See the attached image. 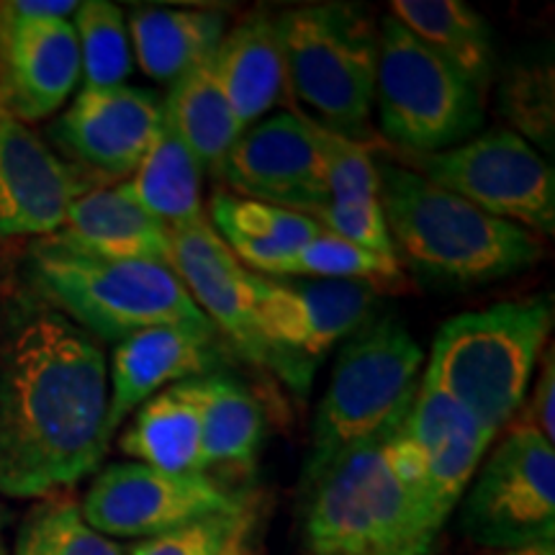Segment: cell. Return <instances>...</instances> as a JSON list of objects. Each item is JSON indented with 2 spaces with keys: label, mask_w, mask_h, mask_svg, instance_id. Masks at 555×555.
Here are the masks:
<instances>
[{
  "label": "cell",
  "mask_w": 555,
  "mask_h": 555,
  "mask_svg": "<svg viewBox=\"0 0 555 555\" xmlns=\"http://www.w3.org/2000/svg\"><path fill=\"white\" fill-rule=\"evenodd\" d=\"M99 339L47 301L0 324V496L44 499L93 474L114 437Z\"/></svg>",
  "instance_id": "cell-1"
},
{
  "label": "cell",
  "mask_w": 555,
  "mask_h": 555,
  "mask_svg": "<svg viewBox=\"0 0 555 555\" xmlns=\"http://www.w3.org/2000/svg\"><path fill=\"white\" fill-rule=\"evenodd\" d=\"M401 414L376 437L301 481L307 555L433 551L442 525L429 509L425 455L401 427Z\"/></svg>",
  "instance_id": "cell-2"
},
{
  "label": "cell",
  "mask_w": 555,
  "mask_h": 555,
  "mask_svg": "<svg viewBox=\"0 0 555 555\" xmlns=\"http://www.w3.org/2000/svg\"><path fill=\"white\" fill-rule=\"evenodd\" d=\"M378 198L399 266L435 288H476L543 258L532 232L496 219L416 170L376 165Z\"/></svg>",
  "instance_id": "cell-3"
},
{
  "label": "cell",
  "mask_w": 555,
  "mask_h": 555,
  "mask_svg": "<svg viewBox=\"0 0 555 555\" xmlns=\"http://www.w3.org/2000/svg\"><path fill=\"white\" fill-rule=\"evenodd\" d=\"M286 95L298 116L352 142L371 134L378 29L365 9L311 3L275 16Z\"/></svg>",
  "instance_id": "cell-4"
},
{
  "label": "cell",
  "mask_w": 555,
  "mask_h": 555,
  "mask_svg": "<svg viewBox=\"0 0 555 555\" xmlns=\"http://www.w3.org/2000/svg\"><path fill=\"white\" fill-rule=\"evenodd\" d=\"M551 330L553 301L547 296L457 314L437 332L422 384L502 433L522 409Z\"/></svg>",
  "instance_id": "cell-5"
},
{
  "label": "cell",
  "mask_w": 555,
  "mask_h": 555,
  "mask_svg": "<svg viewBox=\"0 0 555 555\" xmlns=\"http://www.w3.org/2000/svg\"><path fill=\"white\" fill-rule=\"evenodd\" d=\"M31 278L41 301L111 343L150 327L211 324L176 270L159 262L90 258L44 237L31 247Z\"/></svg>",
  "instance_id": "cell-6"
},
{
  "label": "cell",
  "mask_w": 555,
  "mask_h": 555,
  "mask_svg": "<svg viewBox=\"0 0 555 555\" xmlns=\"http://www.w3.org/2000/svg\"><path fill=\"white\" fill-rule=\"evenodd\" d=\"M422 363L425 352L397 317H371L360 324L339 347L301 481L391 425L412 404Z\"/></svg>",
  "instance_id": "cell-7"
},
{
  "label": "cell",
  "mask_w": 555,
  "mask_h": 555,
  "mask_svg": "<svg viewBox=\"0 0 555 555\" xmlns=\"http://www.w3.org/2000/svg\"><path fill=\"white\" fill-rule=\"evenodd\" d=\"M380 131L412 157L468 142L483 127V99L466 78L386 13L378 26Z\"/></svg>",
  "instance_id": "cell-8"
},
{
  "label": "cell",
  "mask_w": 555,
  "mask_h": 555,
  "mask_svg": "<svg viewBox=\"0 0 555 555\" xmlns=\"http://www.w3.org/2000/svg\"><path fill=\"white\" fill-rule=\"evenodd\" d=\"M461 532L478 547H515L555 540V450L532 425H515L468 483Z\"/></svg>",
  "instance_id": "cell-9"
},
{
  "label": "cell",
  "mask_w": 555,
  "mask_h": 555,
  "mask_svg": "<svg viewBox=\"0 0 555 555\" xmlns=\"http://www.w3.org/2000/svg\"><path fill=\"white\" fill-rule=\"evenodd\" d=\"M378 286L367 281L255 278V322L273 371L307 391L317 365L373 317Z\"/></svg>",
  "instance_id": "cell-10"
},
{
  "label": "cell",
  "mask_w": 555,
  "mask_h": 555,
  "mask_svg": "<svg viewBox=\"0 0 555 555\" xmlns=\"http://www.w3.org/2000/svg\"><path fill=\"white\" fill-rule=\"evenodd\" d=\"M420 176L527 232H555V172L512 129H491L446 152L412 157Z\"/></svg>",
  "instance_id": "cell-11"
},
{
  "label": "cell",
  "mask_w": 555,
  "mask_h": 555,
  "mask_svg": "<svg viewBox=\"0 0 555 555\" xmlns=\"http://www.w3.org/2000/svg\"><path fill=\"white\" fill-rule=\"evenodd\" d=\"M245 496L208 474H165L142 463H114L93 478L80 512L111 540H150L232 509Z\"/></svg>",
  "instance_id": "cell-12"
},
{
  "label": "cell",
  "mask_w": 555,
  "mask_h": 555,
  "mask_svg": "<svg viewBox=\"0 0 555 555\" xmlns=\"http://www.w3.org/2000/svg\"><path fill=\"white\" fill-rule=\"evenodd\" d=\"M217 172L240 198L288 208L311 219L327 204L319 129L291 111L242 131Z\"/></svg>",
  "instance_id": "cell-13"
},
{
  "label": "cell",
  "mask_w": 555,
  "mask_h": 555,
  "mask_svg": "<svg viewBox=\"0 0 555 555\" xmlns=\"http://www.w3.org/2000/svg\"><path fill=\"white\" fill-rule=\"evenodd\" d=\"M80 78L69 18H31L16 0L0 3V108L29 124L57 114Z\"/></svg>",
  "instance_id": "cell-14"
},
{
  "label": "cell",
  "mask_w": 555,
  "mask_h": 555,
  "mask_svg": "<svg viewBox=\"0 0 555 555\" xmlns=\"http://www.w3.org/2000/svg\"><path fill=\"white\" fill-rule=\"evenodd\" d=\"M170 268L176 270L201 314L237 347L242 358L273 371V358L255 322L258 273L234 258L208 219L170 227Z\"/></svg>",
  "instance_id": "cell-15"
},
{
  "label": "cell",
  "mask_w": 555,
  "mask_h": 555,
  "mask_svg": "<svg viewBox=\"0 0 555 555\" xmlns=\"http://www.w3.org/2000/svg\"><path fill=\"white\" fill-rule=\"evenodd\" d=\"M165 103L152 90L119 86L82 90L54 124L52 134L88 170L127 178L159 134Z\"/></svg>",
  "instance_id": "cell-16"
},
{
  "label": "cell",
  "mask_w": 555,
  "mask_h": 555,
  "mask_svg": "<svg viewBox=\"0 0 555 555\" xmlns=\"http://www.w3.org/2000/svg\"><path fill=\"white\" fill-rule=\"evenodd\" d=\"M82 193L65 159L29 124L0 108V240L52 237Z\"/></svg>",
  "instance_id": "cell-17"
},
{
  "label": "cell",
  "mask_w": 555,
  "mask_h": 555,
  "mask_svg": "<svg viewBox=\"0 0 555 555\" xmlns=\"http://www.w3.org/2000/svg\"><path fill=\"white\" fill-rule=\"evenodd\" d=\"M219 363L211 324H168L116 343L108 373L106 427L114 437L129 414L172 384L208 376Z\"/></svg>",
  "instance_id": "cell-18"
},
{
  "label": "cell",
  "mask_w": 555,
  "mask_h": 555,
  "mask_svg": "<svg viewBox=\"0 0 555 555\" xmlns=\"http://www.w3.org/2000/svg\"><path fill=\"white\" fill-rule=\"evenodd\" d=\"M401 425L425 455L429 509L446 527L499 433L422 380Z\"/></svg>",
  "instance_id": "cell-19"
},
{
  "label": "cell",
  "mask_w": 555,
  "mask_h": 555,
  "mask_svg": "<svg viewBox=\"0 0 555 555\" xmlns=\"http://www.w3.org/2000/svg\"><path fill=\"white\" fill-rule=\"evenodd\" d=\"M54 242L103 260H144L170 266V227L116 189L86 191L69 206Z\"/></svg>",
  "instance_id": "cell-20"
},
{
  "label": "cell",
  "mask_w": 555,
  "mask_h": 555,
  "mask_svg": "<svg viewBox=\"0 0 555 555\" xmlns=\"http://www.w3.org/2000/svg\"><path fill=\"white\" fill-rule=\"evenodd\" d=\"M211 69L240 127L247 129L258 124L275 103L286 99V73L275 18L268 13H253L240 21L219 41Z\"/></svg>",
  "instance_id": "cell-21"
},
{
  "label": "cell",
  "mask_w": 555,
  "mask_h": 555,
  "mask_svg": "<svg viewBox=\"0 0 555 555\" xmlns=\"http://www.w3.org/2000/svg\"><path fill=\"white\" fill-rule=\"evenodd\" d=\"M131 52L150 80L172 82L214 57L227 34V16L214 9L139 5L129 18Z\"/></svg>",
  "instance_id": "cell-22"
},
{
  "label": "cell",
  "mask_w": 555,
  "mask_h": 555,
  "mask_svg": "<svg viewBox=\"0 0 555 555\" xmlns=\"http://www.w3.org/2000/svg\"><path fill=\"white\" fill-rule=\"evenodd\" d=\"M388 16L483 93L496 73L489 24L463 0H393Z\"/></svg>",
  "instance_id": "cell-23"
},
{
  "label": "cell",
  "mask_w": 555,
  "mask_h": 555,
  "mask_svg": "<svg viewBox=\"0 0 555 555\" xmlns=\"http://www.w3.org/2000/svg\"><path fill=\"white\" fill-rule=\"evenodd\" d=\"M119 450L134 463L165 474H206L201 412L189 380L144 401L121 433Z\"/></svg>",
  "instance_id": "cell-24"
},
{
  "label": "cell",
  "mask_w": 555,
  "mask_h": 555,
  "mask_svg": "<svg viewBox=\"0 0 555 555\" xmlns=\"http://www.w3.org/2000/svg\"><path fill=\"white\" fill-rule=\"evenodd\" d=\"M208 217L234 258L247 262L253 273L270 278L298 247L324 232L314 219L298 211L224 193L211 198Z\"/></svg>",
  "instance_id": "cell-25"
},
{
  "label": "cell",
  "mask_w": 555,
  "mask_h": 555,
  "mask_svg": "<svg viewBox=\"0 0 555 555\" xmlns=\"http://www.w3.org/2000/svg\"><path fill=\"white\" fill-rule=\"evenodd\" d=\"M201 180L204 168L165 116L147 155L131 178L119 183V191L163 224L185 227L206 219Z\"/></svg>",
  "instance_id": "cell-26"
},
{
  "label": "cell",
  "mask_w": 555,
  "mask_h": 555,
  "mask_svg": "<svg viewBox=\"0 0 555 555\" xmlns=\"http://www.w3.org/2000/svg\"><path fill=\"white\" fill-rule=\"evenodd\" d=\"M201 412L204 463L227 468H253L262 442V409L245 386L221 376L189 378Z\"/></svg>",
  "instance_id": "cell-27"
},
{
  "label": "cell",
  "mask_w": 555,
  "mask_h": 555,
  "mask_svg": "<svg viewBox=\"0 0 555 555\" xmlns=\"http://www.w3.org/2000/svg\"><path fill=\"white\" fill-rule=\"evenodd\" d=\"M163 103L172 129L189 144L204 172H217L219 163L245 129L240 127L224 90L214 78L211 60L172 82L170 95Z\"/></svg>",
  "instance_id": "cell-28"
},
{
  "label": "cell",
  "mask_w": 555,
  "mask_h": 555,
  "mask_svg": "<svg viewBox=\"0 0 555 555\" xmlns=\"http://www.w3.org/2000/svg\"><path fill=\"white\" fill-rule=\"evenodd\" d=\"M260 499L247 494L237 506L139 540L127 555H260Z\"/></svg>",
  "instance_id": "cell-29"
},
{
  "label": "cell",
  "mask_w": 555,
  "mask_h": 555,
  "mask_svg": "<svg viewBox=\"0 0 555 555\" xmlns=\"http://www.w3.org/2000/svg\"><path fill=\"white\" fill-rule=\"evenodd\" d=\"M80 50L82 90L127 86L131 73V39L127 13L108 0H86L73 13Z\"/></svg>",
  "instance_id": "cell-30"
},
{
  "label": "cell",
  "mask_w": 555,
  "mask_h": 555,
  "mask_svg": "<svg viewBox=\"0 0 555 555\" xmlns=\"http://www.w3.org/2000/svg\"><path fill=\"white\" fill-rule=\"evenodd\" d=\"M13 555H127V551L95 532L75 499L52 494L34 504L18 525Z\"/></svg>",
  "instance_id": "cell-31"
},
{
  "label": "cell",
  "mask_w": 555,
  "mask_h": 555,
  "mask_svg": "<svg viewBox=\"0 0 555 555\" xmlns=\"http://www.w3.org/2000/svg\"><path fill=\"white\" fill-rule=\"evenodd\" d=\"M551 54L522 57L506 67L499 86V108L515 134L532 147L553 152L555 144V82Z\"/></svg>",
  "instance_id": "cell-32"
},
{
  "label": "cell",
  "mask_w": 555,
  "mask_h": 555,
  "mask_svg": "<svg viewBox=\"0 0 555 555\" xmlns=\"http://www.w3.org/2000/svg\"><path fill=\"white\" fill-rule=\"evenodd\" d=\"M273 278H319V281H367L399 283L401 266L391 255L371 253L335 234L322 232L298 247Z\"/></svg>",
  "instance_id": "cell-33"
},
{
  "label": "cell",
  "mask_w": 555,
  "mask_h": 555,
  "mask_svg": "<svg viewBox=\"0 0 555 555\" xmlns=\"http://www.w3.org/2000/svg\"><path fill=\"white\" fill-rule=\"evenodd\" d=\"M319 142H322L324 178H327V204L324 206H352L380 201L378 168L365 144L332 134L327 129H319Z\"/></svg>",
  "instance_id": "cell-34"
},
{
  "label": "cell",
  "mask_w": 555,
  "mask_h": 555,
  "mask_svg": "<svg viewBox=\"0 0 555 555\" xmlns=\"http://www.w3.org/2000/svg\"><path fill=\"white\" fill-rule=\"evenodd\" d=\"M553 401H555V358L553 347H547L543 367H540L535 393H532L530 414H527V425H532L547 442L555 437V422H553Z\"/></svg>",
  "instance_id": "cell-35"
},
{
  "label": "cell",
  "mask_w": 555,
  "mask_h": 555,
  "mask_svg": "<svg viewBox=\"0 0 555 555\" xmlns=\"http://www.w3.org/2000/svg\"><path fill=\"white\" fill-rule=\"evenodd\" d=\"M502 555H555V543H535L515 547V551H504Z\"/></svg>",
  "instance_id": "cell-36"
},
{
  "label": "cell",
  "mask_w": 555,
  "mask_h": 555,
  "mask_svg": "<svg viewBox=\"0 0 555 555\" xmlns=\"http://www.w3.org/2000/svg\"><path fill=\"white\" fill-rule=\"evenodd\" d=\"M11 522H13V512L3 502H0V532H3Z\"/></svg>",
  "instance_id": "cell-37"
},
{
  "label": "cell",
  "mask_w": 555,
  "mask_h": 555,
  "mask_svg": "<svg viewBox=\"0 0 555 555\" xmlns=\"http://www.w3.org/2000/svg\"><path fill=\"white\" fill-rule=\"evenodd\" d=\"M0 555H9V547H5V543H3V538H0Z\"/></svg>",
  "instance_id": "cell-38"
}]
</instances>
